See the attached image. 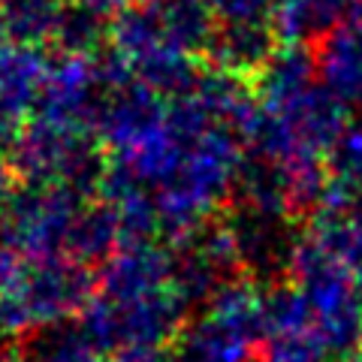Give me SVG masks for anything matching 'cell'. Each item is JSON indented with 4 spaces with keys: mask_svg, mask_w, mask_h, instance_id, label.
Returning a JSON list of instances; mask_svg holds the SVG:
<instances>
[{
    "mask_svg": "<svg viewBox=\"0 0 362 362\" xmlns=\"http://www.w3.org/2000/svg\"><path fill=\"white\" fill-rule=\"evenodd\" d=\"M45 61L37 49L28 42L18 45H0V112L6 115H18L37 90L45 88Z\"/></svg>",
    "mask_w": 362,
    "mask_h": 362,
    "instance_id": "3957f363",
    "label": "cell"
},
{
    "mask_svg": "<svg viewBox=\"0 0 362 362\" xmlns=\"http://www.w3.org/2000/svg\"><path fill=\"white\" fill-rule=\"evenodd\" d=\"M85 9H90V13H97L100 18H106V16H118L127 9V0H78Z\"/></svg>",
    "mask_w": 362,
    "mask_h": 362,
    "instance_id": "ba28073f",
    "label": "cell"
},
{
    "mask_svg": "<svg viewBox=\"0 0 362 362\" xmlns=\"http://www.w3.org/2000/svg\"><path fill=\"white\" fill-rule=\"evenodd\" d=\"M209 6L223 25H266L275 0H209Z\"/></svg>",
    "mask_w": 362,
    "mask_h": 362,
    "instance_id": "8992f818",
    "label": "cell"
},
{
    "mask_svg": "<svg viewBox=\"0 0 362 362\" xmlns=\"http://www.w3.org/2000/svg\"><path fill=\"white\" fill-rule=\"evenodd\" d=\"M66 9L58 0H9L4 9L9 37L18 42H42L61 30Z\"/></svg>",
    "mask_w": 362,
    "mask_h": 362,
    "instance_id": "277c9868",
    "label": "cell"
},
{
    "mask_svg": "<svg viewBox=\"0 0 362 362\" xmlns=\"http://www.w3.org/2000/svg\"><path fill=\"white\" fill-rule=\"evenodd\" d=\"M272 49V33L266 25H223L214 40V52L230 70H251L266 64Z\"/></svg>",
    "mask_w": 362,
    "mask_h": 362,
    "instance_id": "5b68a950",
    "label": "cell"
},
{
    "mask_svg": "<svg viewBox=\"0 0 362 362\" xmlns=\"http://www.w3.org/2000/svg\"><path fill=\"white\" fill-rule=\"evenodd\" d=\"M362 9V0H275L272 28L281 40L302 42L317 33H329Z\"/></svg>",
    "mask_w": 362,
    "mask_h": 362,
    "instance_id": "6da1fadb",
    "label": "cell"
},
{
    "mask_svg": "<svg viewBox=\"0 0 362 362\" xmlns=\"http://www.w3.org/2000/svg\"><path fill=\"white\" fill-rule=\"evenodd\" d=\"M320 73L335 97L362 100V21L332 28L320 45Z\"/></svg>",
    "mask_w": 362,
    "mask_h": 362,
    "instance_id": "7a4b0ae2",
    "label": "cell"
},
{
    "mask_svg": "<svg viewBox=\"0 0 362 362\" xmlns=\"http://www.w3.org/2000/svg\"><path fill=\"white\" fill-rule=\"evenodd\" d=\"M97 30H100V16L78 4L76 9H66L64 13L58 37L70 45V49H85V45L97 40Z\"/></svg>",
    "mask_w": 362,
    "mask_h": 362,
    "instance_id": "52a82bcc",
    "label": "cell"
},
{
    "mask_svg": "<svg viewBox=\"0 0 362 362\" xmlns=\"http://www.w3.org/2000/svg\"><path fill=\"white\" fill-rule=\"evenodd\" d=\"M4 33H9V30H6V18H4V13H0V42H4Z\"/></svg>",
    "mask_w": 362,
    "mask_h": 362,
    "instance_id": "9c48e42d",
    "label": "cell"
}]
</instances>
